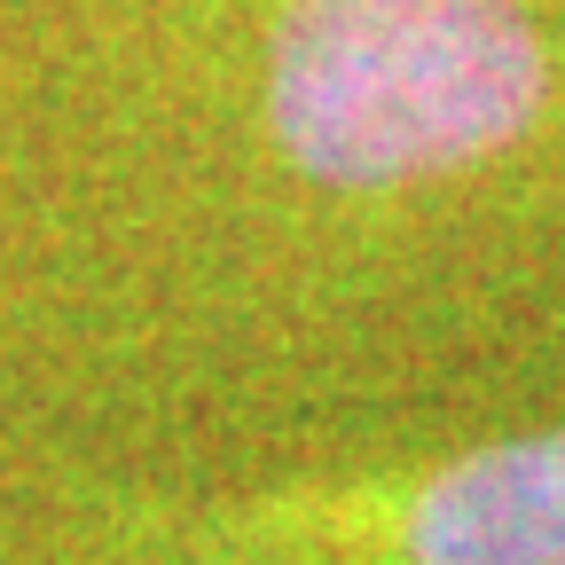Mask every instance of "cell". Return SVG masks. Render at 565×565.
I'll return each instance as SVG.
<instances>
[{"mask_svg": "<svg viewBox=\"0 0 565 565\" xmlns=\"http://www.w3.org/2000/svg\"><path fill=\"white\" fill-rule=\"evenodd\" d=\"M550 47L526 0H282L267 134L322 189L471 173L542 118Z\"/></svg>", "mask_w": 565, "mask_h": 565, "instance_id": "obj_1", "label": "cell"}, {"mask_svg": "<svg viewBox=\"0 0 565 565\" xmlns=\"http://www.w3.org/2000/svg\"><path fill=\"white\" fill-rule=\"evenodd\" d=\"M377 550L385 565H565V424L401 487Z\"/></svg>", "mask_w": 565, "mask_h": 565, "instance_id": "obj_2", "label": "cell"}]
</instances>
